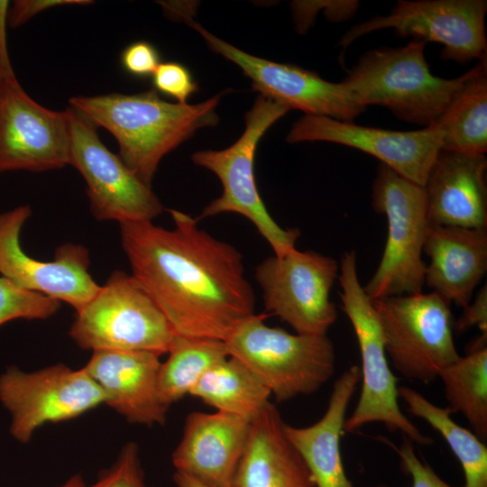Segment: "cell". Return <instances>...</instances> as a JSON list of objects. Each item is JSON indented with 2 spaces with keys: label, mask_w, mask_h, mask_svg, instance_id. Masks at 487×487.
I'll return each mask as SVG.
<instances>
[{
  "label": "cell",
  "mask_w": 487,
  "mask_h": 487,
  "mask_svg": "<svg viewBox=\"0 0 487 487\" xmlns=\"http://www.w3.org/2000/svg\"><path fill=\"white\" fill-rule=\"evenodd\" d=\"M426 41L381 46L362 54L343 82L364 107L381 106L399 120L427 127L446 109L467 78L433 75L425 58Z\"/></svg>",
  "instance_id": "3957f363"
},
{
  "label": "cell",
  "mask_w": 487,
  "mask_h": 487,
  "mask_svg": "<svg viewBox=\"0 0 487 487\" xmlns=\"http://www.w3.org/2000/svg\"><path fill=\"white\" fill-rule=\"evenodd\" d=\"M477 326L482 335L487 336V286L478 291L474 300L464 308L462 316L454 323V327L464 332L472 326Z\"/></svg>",
  "instance_id": "e575fe53"
},
{
  "label": "cell",
  "mask_w": 487,
  "mask_h": 487,
  "mask_svg": "<svg viewBox=\"0 0 487 487\" xmlns=\"http://www.w3.org/2000/svg\"><path fill=\"white\" fill-rule=\"evenodd\" d=\"M69 165L87 184L90 210L98 221H152L163 205L152 190L101 142L97 126L83 113L69 106Z\"/></svg>",
  "instance_id": "8fae6325"
},
{
  "label": "cell",
  "mask_w": 487,
  "mask_h": 487,
  "mask_svg": "<svg viewBox=\"0 0 487 487\" xmlns=\"http://www.w3.org/2000/svg\"><path fill=\"white\" fill-rule=\"evenodd\" d=\"M485 154L441 150L424 185L430 225L487 229Z\"/></svg>",
  "instance_id": "ffe728a7"
},
{
  "label": "cell",
  "mask_w": 487,
  "mask_h": 487,
  "mask_svg": "<svg viewBox=\"0 0 487 487\" xmlns=\"http://www.w3.org/2000/svg\"><path fill=\"white\" fill-rule=\"evenodd\" d=\"M286 141L328 142L352 147L379 159L399 175L424 187L442 150L443 133L434 124L414 131H392L304 115L293 124Z\"/></svg>",
  "instance_id": "e0dca14e"
},
{
  "label": "cell",
  "mask_w": 487,
  "mask_h": 487,
  "mask_svg": "<svg viewBox=\"0 0 487 487\" xmlns=\"http://www.w3.org/2000/svg\"><path fill=\"white\" fill-rule=\"evenodd\" d=\"M284 424L270 401L251 421L232 487H317L306 464L286 437Z\"/></svg>",
  "instance_id": "7402d4cb"
},
{
  "label": "cell",
  "mask_w": 487,
  "mask_h": 487,
  "mask_svg": "<svg viewBox=\"0 0 487 487\" xmlns=\"http://www.w3.org/2000/svg\"><path fill=\"white\" fill-rule=\"evenodd\" d=\"M353 365L335 381L322 418L308 427L284 424V433L309 470L317 487H354L343 464L340 440L346 409L360 381Z\"/></svg>",
  "instance_id": "603a6c76"
},
{
  "label": "cell",
  "mask_w": 487,
  "mask_h": 487,
  "mask_svg": "<svg viewBox=\"0 0 487 487\" xmlns=\"http://www.w3.org/2000/svg\"><path fill=\"white\" fill-rule=\"evenodd\" d=\"M375 487H389V486L384 485V484H381V485H378V486H375Z\"/></svg>",
  "instance_id": "8d00e7d4"
},
{
  "label": "cell",
  "mask_w": 487,
  "mask_h": 487,
  "mask_svg": "<svg viewBox=\"0 0 487 487\" xmlns=\"http://www.w3.org/2000/svg\"><path fill=\"white\" fill-rule=\"evenodd\" d=\"M173 480L177 487H208L196 479L180 472H175Z\"/></svg>",
  "instance_id": "d590c367"
},
{
  "label": "cell",
  "mask_w": 487,
  "mask_h": 487,
  "mask_svg": "<svg viewBox=\"0 0 487 487\" xmlns=\"http://www.w3.org/2000/svg\"><path fill=\"white\" fill-rule=\"evenodd\" d=\"M59 487H151L145 483L141 466L138 446L135 443L126 444L112 466L105 470L97 481L86 484L81 476H72Z\"/></svg>",
  "instance_id": "f546056e"
},
{
  "label": "cell",
  "mask_w": 487,
  "mask_h": 487,
  "mask_svg": "<svg viewBox=\"0 0 487 487\" xmlns=\"http://www.w3.org/2000/svg\"><path fill=\"white\" fill-rule=\"evenodd\" d=\"M485 0H400L389 14L351 27L340 39L347 48L358 38L381 29L443 46L440 57L465 64L486 59Z\"/></svg>",
  "instance_id": "5bb4252c"
},
{
  "label": "cell",
  "mask_w": 487,
  "mask_h": 487,
  "mask_svg": "<svg viewBox=\"0 0 487 487\" xmlns=\"http://www.w3.org/2000/svg\"><path fill=\"white\" fill-rule=\"evenodd\" d=\"M487 336L481 335L469 353L445 367L438 378L444 384L447 409L461 413L482 441L487 439Z\"/></svg>",
  "instance_id": "484cf974"
},
{
  "label": "cell",
  "mask_w": 487,
  "mask_h": 487,
  "mask_svg": "<svg viewBox=\"0 0 487 487\" xmlns=\"http://www.w3.org/2000/svg\"><path fill=\"white\" fill-rule=\"evenodd\" d=\"M89 0H14L9 5L6 23L18 28L44 10L60 5H87Z\"/></svg>",
  "instance_id": "836d02e7"
},
{
  "label": "cell",
  "mask_w": 487,
  "mask_h": 487,
  "mask_svg": "<svg viewBox=\"0 0 487 487\" xmlns=\"http://www.w3.org/2000/svg\"><path fill=\"white\" fill-rule=\"evenodd\" d=\"M154 89L186 104L188 98L198 91V83L184 65L176 61L161 62L152 76Z\"/></svg>",
  "instance_id": "4dcf8cb0"
},
{
  "label": "cell",
  "mask_w": 487,
  "mask_h": 487,
  "mask_svg": "<svg viewBox=\"0 0 487 487\" xmlns=\"http://www.w3.org/2000/svg\"><path fill=\"white\" fill-rule=\"evenodd\" d=\"M168 354L158 373L159 397L168 409L189 394L206 372L229 356L225 341L176 335Z\"/></svg>",
  "instance_id": "4316f807"
},
{
  "label": "cell",
  "mask_w": 487,
  "mask_h": 487,
  "mask_svg": "<svg viewBox=\"0 0 487 487\" xmlns=\"http://www.w3.org/2000/svg\"><path fill=\"white\" fill-rule=\"evenodd\" d=\"M160 355L143 351L97 350L84 366L100 388L104 404L127 421L162 425L168 408L158 392Z\"/></svg>",
  "instance_id": "d6986e66"
},
{
  "label": "cell",
  "mask_w": 487,
  "mask_h": 487,
  "mask_svg": "<svg viewBox=\"0 0 487 487\" xmlns=\"http://www.w3.org/2000/svg\"><path fill=\"white\" fill-rule=\"evenodd\" d=\"M403 439L399 447L388 440L384 441L398 454L402 468L411 477V487H454L446 482L428 464L418 457L410 439L406 436Z\"/></svg>",
  "instance_id": "1f68e13d"
},
{
  "label": "cell",
  "mask_w": 487,
  "mask_h": 487,
  "mask_svg": "<svg viewBox=\"0 0 487 487\" xmlns=\"http://www.w3.org/2000/svg\"><path fill=\"white\" fill-rule=\"evenodd\" d=\"M431 124L443 133L442 150L485 154L487 151V62L480 60L444 113Z\"/></svg>",
  "instance_id": "cb8c5ba5"
},
{
  "label": "cell",
  "mask_w": 487,
  "mask_h": 487,
  "mask_svg": "<svg viewBox=\"0 0 487 487\" xmlns=\"http://www.w3.org/2000/svg\"><path fill=\"white\" fill-rule=\"evenodd\" d=\"M265 317L253 314L237 326L225 341L229 356L250 369L279 402L318 391L335 372L332 341L326 335L271 327Z\"/></svg>",
  "instance_id": "277c9868"
},
{
  "label": "cell",
  "mask_w": 487,
  "mask_h": 487,
  "mask_svg": "<svg viewBox=\"0 0 487 487\" xmlns=\"http://www.w3.org/2000/svg\"><path fill=\"white\" fill-rule=\"evenodd\" d=\"M408 412L424 419L446 440L464 473V487H487V447L473 432L455 422L447 408L435 405L407 386L398 387Z\"/></svg>",
  "instance_id": "83f0119b"
},
{
  "label": "cell",
  "mask_w": 487,
  "mask_h": 487,
  "mask_svg": "<svg viewBox=\"0 0 487 487\" xmlns=\"http://www.w3.org/2000/svg\"><path fill=\"white\" fill-rule=\"evenodd\" d=\"M218 94L195 105L170 103L153 88L134 95L111 93L77 96L69 106L83 113L116 140L119 157L145 184L161 159L189 139L198 129L218 123Z\"/></svg>",
  "instance_id": "7a4b0ae2"
},
{
  "label": "cell",
  "mask_w": 487,
  "mask_h": 487,
  "mask_svg": "<svg viewBox=\"0 0 487 487\" xmlns=\"http://www.w3.org/2000/svg\"><path fill=\"white\" fill-rule=\"evenodd\" d=\"M60 307L59 300L0 276V326L17 318L47 319Z\"/></svg>",
  "instance_id": "f1b7e54d"
},
{
  "label": "cell",
  "mask_w": 487,
  "mask_h": 487,
  "mask_svg": "<svg viewBox=\"0 0 487 487\" xmlns=\"http://www.w3.org/2000/svg\"><path fill=\"white\" fill-rule=\"evenodd\" d=\"M372 207L385 215L388 234L374 274L363 289L371 300L422 292L421 258L429 226L424 187L380 163L372 184Z\"/></svg>",
  "instance_id": "52a82bcc"
},
{
  "label": "cell",
  "mask_w": 487,
  "mask_h": 487,
  "mask_svg": "<svg viewBox=\"0 0 487 487\" xmlns=\"http://www.w3.org/2000/svg\"><path fill=\"white\" fill-rule=\"evenodd\" d=\"M386 354L402 376L428 383L459 359L450 302L435 292L372 300Z\"/></svg>",
  "instance_id": "9c48e42d"
},
{
  "label": "cell",
  "mask_w": 487,
  "mask_h": 487,
  "mask_svg": "<svg viewBox=\"0 0 487 487\" xmlns=\"http://www.w3.org/2000/svg\"><path fill=\"white\" fill-rule=\"evenodd\" d=\"M0 400L11 413L12 436L27 443L40 427L75 418L104 404V396L84 367L58 363L33 372L8 367L0 376Z\"/></svg>",
  "instance_id": "9a60e30c"
},
{
  "label": "cell",
  "mask_w": 487,
  "mask_h": 487,
  "mask_svg": "<svg viewBox=\"0 0 487 487\" xmlns=\"http://www.w3.org/2000/svg\"><path fill=\"white\" fill-rule=\"evenodd\" d=\"M423 252L425 284L464 308L487 271V229L429 225Z\"/></svg>",
  "instance_id": "44dd1931"
},
{
  "label": "cell",
  "mask_w": 487,
  "mask_h": 487,
  "mask_svg": "<svg viewBox=\"0 0 487 487\" xmlns=\"http://www.w3.org/2000/svg\"><path fill=\"white\" fill-rule=\"evenodd\" d=\"M342 308L349 318L358 342L362 365V390L354 412L344 424L345 432H354L361 427L381 422L391 431H400L419 445L433 441L401 411L398 398V379L391 371L384 348L383 336L372 301L361 285L354 251L345 252L339 264L338 277Z\"/></svg>",
  "instance_id": "5b68a950"
},
{
  "label": "cell",
  "mask_w": 487,
  "mask_h": 487,
  "mask_svg": "<svg viewBox=\"0 0 487 487\" xmlns=\"http://www.w3.org/2000/svg\"><path fill=\"white\" fill-rule=\"evenodd\" d=\"M86 350L168 354L174 332L132 274L115 271L96 295L76 312L69 330Z\"/></svg>",
  "instance_id": "ba28073f"
},
{
  "label": "cell",
  "mask_w": 487,
  "mask_h": 487,
  "mask_svg": "<svg viewBox=\"0 0 487 487\" xmlns=\"http://www.w3.org/2000/svg\"><path fill=\"white\" fill-rule=\"evenodd\" d=\"M5 27L0 16V173L61 169L69 165L67 113L41 106L23 90L10 61Z\"/></svg>",
  "instance_id": "30bf717a"
},
{
  "label": "cell",
  "mask_w": 487,
  "mask_h": 487,
  "mask_svg": "<svg viewBox=\"0 0 487 487\" xmlns=\"http://www.w3.org/2000/svg\"><path fill=\"white\" fill-rule=\"evenodd\" d=\"M174 228L152 221L119 224L132 276L167 318L174 334L225 341L254 313L253 289L243 256L170 209Z\"/></svg>",
  "instance_id": "6da1fadb"
},
{
  "label": "cell",
  "mask_w": 487,
  "mask_h": 487,
  "mask_svg": "<svg viewBox=\"0 0 487 487\" xmlns=\"http://www.w3.org/2000/svg\"><path fill=\"white\" fill-rule=\"evenodd\" d=\"M289 110L259 95L245 115V129L236 142L221 151H199L191 156L194 164L216 174L223 188L222 195L206 206L197 220L226 212L239 214L254 225L277 256L296 248L300 232L280 227L268 212L255 183L254 154L265 132Z\"/></svg>",
  "instance_id": "8992f818"
},
{
  "label": "cell",
  "mask_w": 487,
  "mask_h": 487,
  "mask_svg": "<svg viewBox=\"0 0 487 487\" xmlns=\"http://www.w3.org/2000/svg\"><path fill=\"white\" fill-rule=\"evenodd\" d=\"M250 426V420L223 411L189 413L171 455L176 471L208 487H232Z\"/></svg>",
  "instance_id": "ac0fdd59"
},
{
  "label": "cell",
  "mask_w": 487,
  "mask_h": 487,
  "mask_svg": "<svg viewBox=\"0 0 487 487\" xmlns=\"http://www.w3.org/2000/svg\"><path fill=\"white\" fill-rule=\"evenodd\" d=\"M31 216L28 205L0 213V274L22 288L69 304L77 312L101 288L88 272L89 252L81 244L66 243L56 249L53 261L29 256L20 235Z\"/></svg>",
  "instance_id": "2e32d148"
},
{
  "label": "cell",
  "mask_w": 487,
  "mask_h": 487,
  "mask_svg": "<svg viewBox=\"0 0 487 487\" xmlns=\"http://www.w3.org/2000/svg\"><path fill=\"white\" fill-rule=\"evenodd\" d=\"M172 17L188 24L205 40L214 52L236 64L251 79L253 89L304 115L326 116L354 122L365 108L354 99L349 88L323 79L313 71L291 64H283L248 54L217 38L193 20V6L184 5Z\"/></svg>",
  "instance_id": "4fadbf2b"
},
{
  "label": "cell",
  "mask_w": 487,
  "mask_h": 487,
  "mask_svg": "<svg viewBox=\"0 0 487 487\" xmlns=\"http://www.w3.org/2000/svg\"><path fill=\"white\" fill-rule=\"evenodd\" d=\"M338 271L335 259L294 248L261 262L255 279L267 312L289 324L297 334L325 335L337 317L329 294Z\"/></svg>",
  "instance_id": "7c38bea8"
},
{
  "label": "cell",
  "mask_w": 487,
  "mask_h": 487,
  "mask_svg": "<svg viewBox=\"0 0 487 487\" xmlns=\"http://www.w3.org/2000/svg\"><path fill=\"white\" fill-rule=\"evenodd\" d=\"M189 395L218 411L252 421L270 401L271 393L241 361L228 356L206 372Z\"/></svg>",
  "instance_id": "d4e9b609"
},
{
  "label": "cell",
  "mask_w": 487,
  "mask_h": 487,
  "mask_svg": "<svg viewBox=\"0 0 487 487\" xmlns=\"http://www.w3.org/2000/svg\"><path fill=\"white\" fill-rule=\"evenodd\" d=\"M120 60L124 69L138 78L152 76L161 63L158 50L145 41H134L126 46L121 53Z\"/></svg>",
  "instance_id": "d6a6232c"
}]
</instances>
